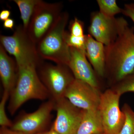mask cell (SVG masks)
Here are the masks:
<instances>
[{"mask_svg":"<svg viewBox=\"0 0 134 134\" xmlns=\"http://www.w3.org/2000/svg\"><path fill=\"white\" fill-rule=\"evenodd\" d=\"M105 47L103 43L96 40L93 37L86 35L85 52L86 57L97 75L105 76Z\"/></svg>","mask_w":134,"mask_h":134,"instance_id":"13","label":"cell"},{"mask_svg":"<svg viewBox=\"0 0 134 134\" xmlns=\"http://www.w3.org/2000/svg\"><path fill=\"white\" fill-rule=\"evenodd\" d=\"M69 19L68 13L62 12L52 30L37 44V51L43 59L68 65L70 48L66 40L65 28Z\"/></svg>","mask_w":134,"mask_h":134,"instance_id":"3","label":"cell"},{"mask_svg":"<svg viewBox=\"0 0 134 134\" xmlns=\"http://www.w3.org/2000/svg\"><path fill=\"white\" fill-rule=\"evenodd\" d=\"M10 95L9 92L4 91L0 103V125L1 127H11L13 123L8 118L5 111L6 103Z\"/></svg>","mask_w":134,"mask_h":134,"instance_id":"20","label":"cell"},{"mask_svg":"<svg viewBox=\"0 0 134 134\" xmlns=\"http://www.w3.org/2000/svg\"><path fill=\"white\" fill-rule=\"evenodd\" d=\"M40 0H14L20 10L23 26L27 29L36 6Z\"/></svg>","mask_w":134,"mask_h":134,"instance_id":"16","label":"cell"},{"mask_svg":"<svg viewBox=\"0 0 134 134\" xmlns=\"http://www.w3.org/2000/svg\"><path fill=\"white\" fill-rule=\"evenodd\" d=\"M66 40L70 47H72L85 52L86 35L82 37H76L71 36L66 32Z\"/></svg>","mask_w":134,"mask_h":134,"instance_id":"21","label":"cell"},{"mask_svg":"<svg viewBox=\"0 0 134 134\" xmlns=\"http://www.w3.org/2000/svg\"><path fill=\"white\" fill-rule=\"evenodd\" d=\"M100 134H105L104 133H101Z\"/></svg>","mask_w":134,"mask_h":134,"instance_id":"29","label":"cell"},{"mask_svg":"<svg viewBox=\"0 0 134 134\" xmlns=\"http://www.w3.org/2000/svg\"><path fill=\"white\" fill-rule=\"evenodd\" d=\"M70 34L76 37H82L84 34V24L82 21L75 18L70 25Z\"/></svg>","mask_w":134,"mask_h":134,"instance_id":"22","label":"cell"},{"mask_svg":"<svg viewBox=\"0 0 134 134\" xmlns=\"http://www.w3.org/2000/svg\"><path fill=\"white\" fill-rule=\"evenodd\" d=\"M100 96L98 90L75 79L67 88L65 97L77 108L90 110L98 109Z\"/></svg>","mask_w":134,"mask_h":134,"instance_id":"11","label":"cell"},{"mask_svg":"<svg viewBox=\"0 0 134 134\" xmlns=\"http://www.w3.org/2000/svg\"><path fill=\"white\" fill-rule=\"evenodd\" d=\"M18 68L16 85L10 95L8 110L12 115L28 100H43L50 97L48 90L39 76L37 67L26 65L18 66Z\"/></svg>","mask_w":134,"mask_h":134,"instance_id":"2","label":"cell"},{"mask_svg":"<svg viewBox=\"0 0 134 134\" xmlns=\"http://www.w3.org/2000/svg\"><path fill=\"white\" fill-rule=\"evenodd\" d=\"M47 134H59L58 132L55 131V130L51 129V130L49 131H48V133Z\"/></svg>","mask_w":134,"mask_h":134,"instance_id":"27","label":"cell"},{"mask_svg":"<svg viewBox=\"0 0 134 134\" xmlns=\"http://www.w3.org/2000/svg\"><path fill=\"white\" fill-rule=\"evenodd\" d=\"M0 41L7 52L14 57L18 66L31 65L38 68L43 63L37 45L23 25L17 26L12 36L1 35Z\"/></svg>","mask_w":134,"mask_h":134,"instance_id":"4","label":"cell"},{"mask_svg":"<svg viewBox=\"0 0 134 134\" xmlns=\"http://www.w3.org/2000/svg\"><path fill=\"white\" fill-rule=\"evenodd\" d=\"M57 115L52 129L59 134H76L84 110L77 108L66 98L55 101Z\"/></svg>","mask_w":134,"mask_h":134,"instance_id":"10","label":"cell"},{"mask_svg":"<svg viewBox=\"0 0 134 134\" xmlns=\"http://www.w3.org/2000/svg\"><path fill=\"white\" fill-rule=\"evenodd\" d=\"M48 133V131H44V132H40V133H38L36 134H47Z\"/></svg>","mask_w":134,"mask_h":134,"instance_id":"28","label":"cell"},{"mask_svg":"<svg viewBox=\"0 0 134 134\" xmlns=\"http://www.w3.org/2000/svg\"><path fill=\"white\" fill-rule=\"evenodd\" d=\"M70 59L69 67L75 79L88 84L98 90L97 75L87 59L85 51L70 47Z\"/></svg>","mask_w":134,"mask_h":134,"instance_id":"12","label":"cell"},{"mask_svg":"<svg viewBox=\"0 0 134 134\" xmlns=\"http://www.w3.org/2000/svg\"><path fill=\"white\" fill-rule=\"evenodd\" d=\"M15 25V22L14 19L9 18L7 19L3 23V26L5 29L13 30Z\"/></svg>","mask_w":134,"mask_h":134,"instance_id":"25","label":"cell"},{"mask_svg":"<svg viewBox=\"0 0 134 134\" xmlns=\"http://www.w3.org/2000/svg\"><path fill=\"white\" fill-rule=\"evenodd\" d=\"M0 134H25L22 132L15 131L8 128L7 127H1Z\"/></svg>","mask_w":134,"mask_h":134,"instance_id":"24","label":"cell"},{"mask_svg":"<svg viewBox=\"0 0 134 134\" xmlns=\"http://www.w3.org/2000/svg\"><path fill=\"white\" fill-rule=\"evenodd\" d=\"M122 9V14L130 18L134 23V3L125 4Z\"/></svg>","mask_w":134,"mask_h":134,"instance_id":"23","label":"cell"},{"mask_svg":"<svg viewBox=\"0 0 134 134\" xmlns=\"http://www.w3.org/2000/svg\"><path fill=\"white\" fill-rule=\"evenodd\" d=\"M11 15V12L7 9L3 10L0 12V20L5 21L9 18Z\"/></svg>","mask_w":134,"mask_h":134,"instance_id":"26","label":"cell"},{"mask_svg":"<svg viewBox=\"0 0 134 134\" xmlns=\"http://www.w3.org/2000/svg\"><path fill=\"white\" fill-rule=\"evenodd\" d=\"M55 101L50 99L43 103L35 111L20 115L14 123L11 129L25 134H36L44 132L50 122L51 113L54 109Z\"/></svg>","mask_w":134,"mask_h":134,"instance_id":"9","label":"cell"},{"mask_svg":"<svg viewBox=\"0 0 134 134\" xmlns=\"http://www.w3.org/2000/svg\"><path fill=\"white\" fill-rule=\"evenodd\" d=\"M62 8L61 2L48 3L40 0L26 29L36 45L54 26Z\"/></svg>","mask_w":134,"mask_h":134,"instance_id":"5","label":"cell"},{"mask_svg":"<svg viewBox=\"0 0 134 134\" xmlns=\"http://www.w3.org/2000/svg\"><path fill=\"white\" fill-rule=\"evenodd\" d=\"M99 12L103 15L110 18L122 13V9L118 6L115 0H97Z\"/></svg>","mask_w":134,"mask_h":134,"instance_id":"17","label":"cell"},{"mask_svg":"<svg viewBox=\"0 0 134 134\" xmlns=\"http://www.w3.org/2000/svg\"><path fill=\"white\" fill-rule=\"evenodd\" d=\"M104 128L98 109L84 110L83 117L76 134H100Z\"/></svg>","mask_w":134,"mask_h":134,"instance_id":"15","label":"cell"},{"mask_svg":"<svg viewBox=\"0 0 134 134\" xmlns=\"http://www.w3.org/2000/svg\"><path fill=\"white\" fill-rule=\"evenodd\" d=\"M105 76L115 84L134 72V28L127 25L105 46Z\"/></svg>","mask_w":134,"mask_h":134,"instance_id":"1","label":"cell"},{"mask_svg":"<svg viewBox=\"0 0 134 134\" xmlns=\"http://www.w3.org/2000/svg\"><path fill=\"white\" fill-rule=\"evenodd\" d=\"M123 18H110L103 15L99 11L92 13L89 34L105 46L115 40L122 29L128 25Z\"/></svg>","mask_w":134,"mask_h":134,"instance_id":"8","label":"cell"},{"mask_svg":"<svg viewBox=\"0 0 134 134\" xmlns=\"http://www.w3.org/2000/svg\"><path fill=\"white\" fill-rule=\"evenodd\" d=\"M120 95L112 89L100 94L98 109L105 134H119L125 121V115L119 107Z\"/></svg>","mask_w":134,"mask_h":134,"instance_id":"7","label":"cell"},{"mask_svg":"<svg viewBox=\"0 0 134 134\" xmlns=\"http://www.w3.org/2000/svg\"><path fill=\"white\" fill-rule=\"evenodd\" d=\"M0 76L4 91L10 92L14 88L18 77L16 62L8 55L2 46H0Z\"/></svg>","mask_w":134,"mask_h":134,"instance_id":"14","label":"cell"},{"mask_svg":"<svg viewBox=\"0 0 134 134\" xmlns=\"http://www.w3.org/2000/svg\"><path fill=\"white\" fill-rule=\"evenodd\" d=\"M37 68L39 76L48 90L50 99L56 101L65 98L67 88L75 79L68 66L43 62Z\"/></svg>","mask_w":134,"mask_h":134,"instance_id":"6","label":"cell"},{"mask_svg":"<svg viewBox=\"0 0 134 134\" xmlns=\"http://www.w3.org/2000/svg\"><path fill=\"white\" fill-rule=\"evenodd\" d=\"M122 111L125 115V121L119 134H134V111L128 104H125Z\"/></svg>","mask_w":134,"mask_h":134,"instance_id":"18","label":"cell"},{"mask_svg":"<svg viewBox=\"0 0 134 134\" xmlns=\"http://www.w3.org/2000/svg\"><path fill=\"white\" fill-rule=\"evenodd\" d=\"M112 89L121 96L126 92H134V72L114 84Z\"/></svg>","mask_w":134,"mask_h":134,"instance_id":"19","label":"cell"}]
</instances>
